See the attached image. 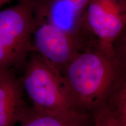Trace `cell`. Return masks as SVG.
Listing matches in <instances>:
<instances>
[{"mask_svg": "<svg viewBox=\"0 0 126 126\" xmlns=\"http://www.w3.org/2000/svg\"><path fill=\"white\" fill-rule=\"evenodd\" d=\"M91 126H121L114 116L106 108L102 107L94 113V122Z\"/></svg>", "mask_w": 126, "mask_h": 126, "instance_id": "cell-10", "label": "cell"}, {"mask_svg": "<svg viewBox=\"0 0 126 126\" xmlns=\"http://www.w3.org/2000/svg\"><path fill=\"white\" fill-rule=\"evenodd\" d=\"M20 83L36 111L53 115L81 113L61 72L35 52L28 61Z\"/></svg>", "mask_w": 126, "mask_h": 126, "instance_id": "cell-2", "label": "cell"}, {"mask_svg": "<svg viewBox=\"0 0 126 126\" xmlns=\"http://www.w3.org/2000/svg\"><path fill=\"white\" fill-rule=\"evenodd\" d=\"M19 64L9 52L0 45V68H10Z\"/></svg>", "mask_w": 126, "mask_h": 126, "instance_id": "cell-11", "label": "cell"}, {"mask_svg": "<svg viewBox=\"0 0 126 126\" xmlns=\"http://www.w3.org/2000/svg\"><path fill=\"white\" fill-rule=\"evenodd\" d=\"M32 51L61 72L84 47L75 37L60 28L34 20L32 36Z\"/></svg>", "mask_w": 126, "mask_h": 126, "instance_id": "cell-5", "label": "cell"}, {"mask_svg": "<svg viewBox=\"0 0 126 126\" xmlns=\"http://www.w3.org/2000/svg\"><path fill=\"white\" fill-rule=\"evenodd\" d=\"M88 114L75 113L53 115L36 111L24 110L18 122L19 126H88Z\"/></svg>", "mask_w": 126, "mask_h": 126, "instance_id": "cell-9", "label": "cell"}, {"mask_svg": "<svg viewBox=\"0 0 126 126\" xmlns=\"http://www.w3.org/2000/svg\"><path fill=\"white\" fill-rule=\"evenodd\" d=\"M11 1H12V0H0V9L5 4H6L7 3L10 2ZM18 1H19V0H18Z\"/></svg>", "mask_w": 126, "mask_h": 126, "instance_id": "cell-13", "label": "cell"}, {"mask_svg": "<svg viewBox=\"0 0 126 126\" xmlns=\"http://www.w3.org/2000/svg\"><path fill=\"white\" fill-rule=\"evenodd\" d=\"M126 126V123H125V124H124V125H123V126Z\"/></svg>", "mask_w": 126, "mask_h": 126, "instance_id": "cell-14", "label": "cell"}, {"mask_svg": "<svg viewBox=\"0 0 126 126\" xmlns=\"http://www.w3.org/2000/svg\"><path fill=\"white\" fill-rule=\"evenodd\" d=\"M22 88L10 68H0V126H15L24 109Z\"/></svg>", "mask_w": 126, "mask_h": 126, "instance_id": "cell-7", "label": "cell"}, {"mask_svg": "<svg viewBox=\"0 0 126 126\" xmlns=\"http://www.w3.org/2000/svg\"><path fill=\"white\" fill-rule=\"evenodd\" d=\"M116 59L114 81L103 107L109 110L122 126L126 123V58L116 53Z\"/></svg>", "mask_w": 126, "mask_h": 126, "instance_id": "cell-8", "label": "cell"}, {"mask_svg": "<svg viewBox=\"0 0 126 126\" xmlns=\"http://www.w3.org/2000/svg\"><path fill=\"white\" fill-rule=\"evenodd\" d=\"M89 1L34 0V20L51 23L83 43V16Z\"/></svg>", "mask_w": 126, "mask_h": 126, "instance_id": "cell-6", "label": "cell"}, {"mask_svg": "<svg viewBox=\"0 0 126 126\" xmlns=\"http://www.w3.org/2000/svg\"><path fill=\"white\" fill-rule=\"evenodd\" d=\"M114 50L89 41L61 71L76 109L88 114L103 107L116 74Z\"/></svg>", "mask_w": 126, "mask_h": 126, "instance_id": "cell-1", "label": "cell"}, {"mask_svg": "<svg viewBox=\"0 0 126 126\" xmlns=\"http://www.w3.org/2000/svg\"><path fill=\"white\" fill-rule=\"evenodd\" d=\"M114 47L116 53L126 58V28L122 35L115 42Z\"/></svg>", "mask_w": 126, "mask_h": 126, "instance_id": "cell-12", "label": "cell"}, {"mask_svg": "<svg viewBox=\"0 0 126 126\" xmlns=\"http://www.w3.org/2000/svg\"><path fill=\"white\" fill-rule=\"evenodd\" d=\"M83 28L88 40L114 49L115 42L126 28V0H90Z\"/></svg>", "mask_w": 126, "mask_h": 126, "instance_id": "cell-3", "label": "cell"}, {"mask_svg": "<svg viewBox=\"0 0 126 126\" xmlns=\"http://www.w3.org/2000/svg\"><path fill=\"white\" fill-rule=\"evenodd\" d=\"M18 1L0 11V45L20 63L32 51L34 0Z\"/></svg>", "mask_w": 126, "mask_h": 126, "instance_id": "cell-4", "label": "cell"}]
</instances>
